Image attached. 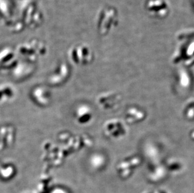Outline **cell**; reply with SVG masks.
Instances as JSON below:
<instances>
[{
	"label": "cell",
	"mask_w": 194,
	"mask_h": 193,
	"mask_svg": "<svg viewBox=\"0 0 194 193\" xmlns=\"http://www.w3.org/2000/svg\"><path fill=\"white\" fill-rule=\"evenodd\" d=\"M193 2H194V0H193Z\"/></svg>",
	"instance_id": "obj_2"
},
{
	"label": "cell",
	"mask_w": 194,
	"mask_h": 193,
	"mask_svg": "<svg viewBox=\"0 0 194 193\" xmlns=\"http://www.w3.org/2000/svg\"><path fill=\"white\" fill-rule=\"evenodd\" d=\"M145 9L148 14L155 18H164L170 11V5L166 0H147Z\"/></svg>",
	"instance_id": "obj_1"
}]
</instances>
